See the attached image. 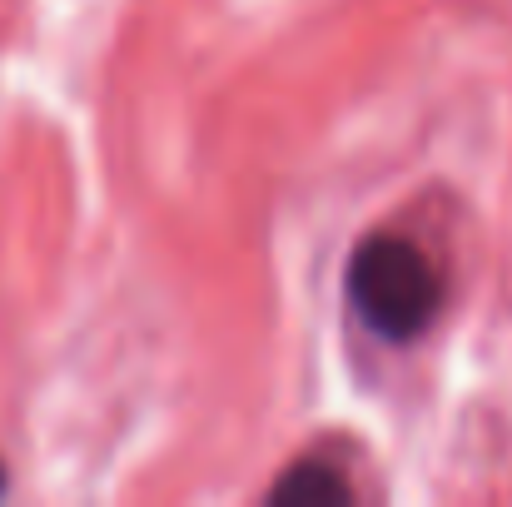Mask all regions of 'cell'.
I'll use <instances>...</instances> for the list:
<instances>
[{
  "label": "cell",
  "instance_id": "7a4b0ae2",
  "mask_svg": "<svg viewBox=\"0 0 512 507\" xmlns=\"http://www.w3.org/2000/svg\"><path fill=\"white\" fill-rule=\"evenodd\" d=\"M269 503H279V507H343V503H353V483H348V473H339L334 463L304 458V463H289V468L274 478Z\"/></svg>",
  "mask_w": 512,
  "mask_h": 507
},
{
  "label": "cell",
  "instance_id": "3957f363",
  "mask_svg": "<svg viewBox=\"0 0 512 507\" xmlns=\"http://www.w3.org/2000/svg\"><path fill=\"white\" fill-rule=\"evenodd\" d=\"M0 493H5V468H0Z\"/></svg>",
  "mask_w": 512,
  "mask_h": 507
},
{
  "label": "cell",
  "instance_id": "6da1fadb",
  "mask_svg": "<svg viewBox=\"0 0 512 507\" xmlns=\"http://www.w3.org/2000/svg\"><path fill=\"white\" fill-rule=\"evenodd\" d=\"M348 304L358 324L383 343H413L433 329L443 309V274L438 264L403 234H368L343 274Z\"/></svg>",
  "mask_w": 512,
  "mask_h": 507
}]
</instances>
